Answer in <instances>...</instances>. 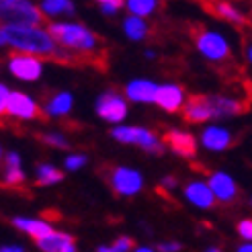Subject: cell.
Segmentation results:
<instances>
[{"mask_svg": "<svg viewBox=\"0 0 252 252\" xmlns=\"http://www.w3.org/2000/svg\"><path fill=\"white\" fill-rule=\"evenodd\" d=\"M133 246H135V242L131 240V238H127V236H121L119 240L111 246V250H113V252H129Z\"/></svg>", "mask_w": 252, "mask_h": 252, "instance_id": "25", "label": "cell"}, {"mask_svg": "<svg viewBox=\"0 0 252 252\" xmlns=\"http://www.w3.org/2000/svg\"><path fill=\"white\" fill-rule=\"evenodd\" d=\"M248 58H250V62H252V45L248 47Z\"/></svg>", "mask_w": 252, "mask_h": 252, "instance_id": "36", "label": "cell"}, {"mask_svg": "<svg viewBox=\"0 0 252 252\" xmlns=\"http://www.w3.org/2000/svg\"><path fill=\"white\" fill-rule=\"evenodd\" d=\"M6 111H8V115H15L21 119H47L45 113L23 93H10Z\"/></svg>", "mask_w": 252, "mask_h": 252, "instance_id": "7", "label": "cell"}, {"mask_svg": "<svg viewBox=\"0 0 252 252\" xmlns=\"http://www.w3.org/2000/svg\"><path fill=\"white\" fill-rule=\"evenodd\" d=\"M121 6H123L121 0H103V2H100V8H103V12H109V15L117 12Z\"/></svg>", "mask_w": 252, "mask_h": 252, "instance_id": "28", "label": "cell"}, {"mask_svg": "<svg viewBox=\"0 0 252 252\" xmlns=\"http://www.w3.org/2000/svg\"><path fill=\"white\" fill-rule=\"evenodd\" d=\"M107 179L117 195H135V193H140V189H142V174L131 168L117 166L111 170Z\"/></svg>", "mask_w": 252, "mask_h": 252, "instance_id": "5", "label": "cell"}, {"mask_svg": "<svg viewBox=\"0 0 252 252\" xmlns=\"http://www.w3.org/2000/svg\"><path fill=\"white\" fill-rule=\"evenodd\" d=\"M205 10L211 12L213 17H220V19L232 21V23H238V25L246 23V19H244L232 4H228V2H207V4H205Z\"/></svg>", "mask_w": 252, "mask_h": 252, "instance_id": "17", "label": "cell"}, {"mask_svg": "<svg viewBox=\"0 0 252 252\" xmlns=\"http://www.w3.org/2000/svg\"><path fill=\"white\" fill-rule=\"evenodd\" d=\"M191 31H193V37H195V43L199 47V52L203 54L205 58L218 60V62L230 58V54H232L230 45L221 35L213 33V31H209L205 27H193Z\"/></svg>", "mask_w": 252, "mask_h": 252, "instance_id": "3", "label": "cell"}, {"mask_svg": "<svg viewBox=\"0 0 252 252\" xmlns=\"http://www.w3.org/2000/svg\"><path fill=\"white\" fill-rule=\"evenodd\" d=\"M209 117H213V109H211V100L205 94H195L187 100L185 105V119L191 123H199V121H207Z\"/></svg>", "mask_w": 252, "mask_h": 252, "instance_id": "9", "label": "cell"}, {"mask_svg": "<svg viewBox=\"0 0 252 252\" xmlns=\"http://www.w3.org/2000/svg\"><path fill=\"white\" fill-rule=\"evenodd\" d=\"M39 248L43 252H76V246H74V238L68 234H52L39 240Z\"/></svg>", "mask_w": 252, "mask_h": 252, "instance_id": "13", "label": "cell"}, {"mask_svg": "<svg viewBox=\"0 0 252 252\" xmlns=\"http://www.w3.org/2000/svg\"><path fill=\"white\" fill-rule=\"evenodd\" d=\"M86 164V156L84 154H74V156H70L68 160H66V166L70 168V170H78L80 166H84Z\"/></svg>", "mask_w": 252, "mask_h": 252, "instance_id": "27", "label": "cell"}, {"mask_svg": "<svg viewBox=\"0 0 252 252\" xmlns=\"http://www.w3.org/2000/svg\"><path fill=\"white\" fill-rule=\"evenodd\" d=\"M0 252H23V248H19V246H4V248H0Z\"/></svg>", "mask_w": 252, "mask_h": 252, "instance_id": "32", "label": "cell"}, {"mask_svg": "<svg viewBox=\"0 0 252 252\" xmlns=\"http://www.w3.org/2000/svg\"><path fill=\"white\" fill-rule=\"evenodd\" d=\"M39 140L49 144V146H56V148H68V142L60 135H39Z\"/></svg>", "mask_w": 252, "mask_h": 252, "instance_id": "26", "label": "cell"}, {"mask_svg": "<svg viewBox=\"0 0 252 252\" xmlns=\"http://www.w3.org/2000/svg\"><path fill=\"white\" fill-rule=\"evenodd\" d=\"M203 144L209 150H225L232 144V135L221 127H209L203 133Z\"/></svg>", "mask_w": 252, "mask_h": 252, "instance_id": "18", "label": "cell"}, {"mask_svg": "<svg viewBox=\"0 0 252 252\" xmlns=\"http://www.w3.org/2000/svg\"><path fill=\"white\" fill-rule=\"evenodd\" d=\"M0 158H2V152H0Z\"/></svg>", "mask_w": 252, "mask_h": 252, "instance_id": "39", "label": "cell"}, {"mask_svg": "<svg viewBox=\"0 0 252 252\" xmlns=\"http://www.w3.org/2000/svg\"><path fill=\"white\" fill-rule=\"evenodd\" d=\"M8 96H10L8 88L0 84V115H4V113H8V111H6V107H8Z\"/></svg>", "mask_w": 252, "mask_h": 252, "instance_id": "30", "label": "cell"}, {"mask_svg": "<svg viewBox=\"0 0 252 252\" xmlns=\"http://www.w3.org/2000/svg\"><path fill=\"white\" fill-rule=\"evenodd\" d=\"M158 250L162 252H176V250H181V244H176V242H168V244H160Z\"/></svg>", "mask_w": 252, "mask_h": 252, "instance_id": "31", "label": "cell"}, {"mask_svg": "<svg viewBox=\"0 0 252 252\" xmlns=\"http://www.w3.org/2000/svg\"><path fill=\"white\" fill-rule=\"evenodd\" d=\"M209 189H211L213 197H218V199H221V201H230V199H234L236 193H238L234 179H232V176H228L225 172L211 174V176H209Z\"/></svg>", "mask_w": 252, "mask_h": 252, "instance_id": "10", "label": "cell"}, {"mask_svg": "<svg viewBox=\"0 0 252 252\" xmlns=\"http://www.w3.org/2000/svg\"><path fill=\"white\" fill-rule=\"evenodd\" d=\"M238 252H252V244H246V246H242V248L238 250Z\"/></svg>", "mask_w": 252, "mask_h": 252, "instance_id": "35", "label": "cell"}, {"mask_svg": "<svg viewBox=\"0 0 252 252\" xmlns=\"http://www.w3.org/2000/svg\"><path fill=\"white\" fill-rule=\"evenodd\" d=\"M43 10L47 12V15H58V12H72L74 10V4L72 2H66V0H47V2L41 4Z\"/></svg>", "mask_w": 252, "mask_h": 252, "instance_id": "23", "label": "cell"}, {"mask_svg": "<svg viewBox=\"0 0 252 252\" xmlns=\"http://www.w3.org/2000/svg\"><path fill=\"white\" fill-rule=\"evenodd\" d=\"M62 179H64V174H62L58 168H54V166H47V164L39 166V179H37V185L45 187V185L58 183V181H62Z\"/></svg>", "mask_w": 252, "mask_h": 252, "instance_id": "21", "label": "cell"}, {"mask_svg": "<svg viewBox=\"0 0 252 252\" xmlns=\"http://www.w3.org/2000/svg\"><path fill=\"white\" fill-rule=\"evenodd\" d=\"M47 109L52 115H66V113L72 109V94L68 93H58L56 96L49 98Z\"/></svg>", "mask_w": 252, "mask_h": 252, "instance_id": "20", "label": "cell"}, {"mask_svg": "<svg viewBox=\"0 0 252 252\" xmlns=\"http://www.w3.org/2000/svg\"><path fill=\"white\" fill-rule=\"evenodd\" d=\"M47 33L58 45L76 49L78 54H96L94 47L103 41L96 33L76 23H52Z\"/></svg>", "mask_w": 252, "mask_h": 252, "instance_id": "1", "label": "cell"}, {"mask_svg": "<svg viewBox=\"0 0 252 252\" xmlns=\"http://www.w3.org/2000/svg\"><path fill=\"white\" fill-rule=\"evenodd\" d=\"M158 86L148 80H135L127 86V96L135 103H154Z\"/></svg>", "mask_w": 252, "mask_h": 252, "instance_id": "14", "label": "cell"}, {"mask_svg": "<svg viewBox=\"0 0 252 252\" xmlns=\"http://www.w3.org/2000/svg\"><path fill=\"white\" fill-rule=\"evenodd\" d=\"M8 68L21 80H37L41 76V60H37L29 54H23V52L10 54Z\"/></svg>", "mask_w": 252, "mask_h": 252, "instance_id": "6", "label": "cell"}, {"mask_svg": "<svg viewBox=\"0 0 252 252\" xmlns=\"http://www.w3.org/2000/svg\"><path fill=\"white\" fill-rule=\"evenodd\" d=\"M156 105H160L164 111H179L181 105H183V91L179 86H174V84H164V86H158V91H156V100H154Z\"/></svg>", "mask_w": 252, "mask_h": 252, "instance_id": "11", "label": "cell"}, {"mask_svg": "<svg viewBox=\"0 0 252 252\" xmlns=\"http://www.w3.org/2000/svg\"><path fill=\"white\" fill-rule=\"evenodd\" d=\"M185 195L197 207H211V203H213V193H211L209 185H205V183H191L185 189Z\"/></svg>", "mask_w": 252, "mask_h": 252, "instance_id": "15", "label": "cell"}, {"mask_svg": "<svg viewBox=\"0 0 252 252\" xmlns=\"http://www.w3.org/2000/svg\"><path fill=\"white\" fill-rule=\"evenodd\" d=\"M123 29H125V33H127L129 39L140 41V39H144L146 33H148V23L142 21L140 17H129V19H125Z\"/></svg>", "mask_w": 252, "mask_h": 252, "instance_id": "19", "label": "cell"}, {"mask_svg": "<svg viewBox=\"0 0 252 252\" xmlns=\"http://www.w3.org/2000/svg\"><path fill=\"white\" fill-rule=\"evenodd\" d=\"M162 183H164V185H168V187H174V185H176V181L172 179V176H168V179H164Z\"/></svg>", "mask_w": 252, "mask_h": 252, "instance_id": "34", "label": "cell"}, {"mask_svg": "<svg viewBox=\"0 0 252 252\" xmlns=\"http://www.w3.org/2000/svg\"><path fill=\"white\" fill-rule=\"evenodd\" d=\"M43 21H45L43 12L29 2H21V0H0V23H4L6 27L37 29L39 23H43Z\"/></svg>", "mask_w": 252, "mask_h": 252, "instance_id": "2", "label": "cell"}, {"mask_svg": "<svg viewBox=\"0 0 252 252\" xmlns=\"http://www.w3.org/2000/svg\"><path fill=\"white\" fill-rule=\"evenodd\" d=\"M4 43H8V41H6V33H4L2 27H0V45H4Z\"/></svg>", "mask_w": 252, "mask_h": 252, "instance_id": "33", "label": "cell"}, {"mask_svg": "<svg viewBox=\"0 0 252 252\" xmlns=\"http://www.w3.org/2000/svg\"><path fill=\"white\" fill-rule=\"evenodd\" d=\"M111 135L125 144H140L146 152H154V154L164 152V146L158 142V137L142 127H117L111 131Z\"/></svg>", "mask_w": 252, "mask_h": 252, "instance_id": "4", "label": "cell"}, {"mask_svg": "<svg viewBox=\"0 0 252 252\" xmlns=\"http://www.w3.org/2000/svg\"><path fill=\"white\" fill-rule=\"evenodd\" d=\"M96 111H98V115L107 121H121L125 115H127V105H125V100L121 96L107 93L98 98Z\"/></svg>", "mask_w": 252, "mask_h": 252, "instance_id": "8", "label": "cell"}, {"mask_svg": "<svg viewBox=\"0 0 252 252\" xmlns=\"http://www.w3.org/2000/svg\"><path fill=\"white\" fill-rule=\"evenodd\" d=\"M137 252H152V250H150V248H140Z\"/></svg>", "mask_w": 252, "mask_h": 252, "instance_id": "37", "label": "cell"}, {"mask_svg": "<svg viewBox=\"0 0 252 252\" xmlns=\"http://www.w3.org/2000/svg\"><path fill=\"white\" fill-rule=\"evenodd\" d=\"M15 225H17V228H21V230H25L29 236H33L37 242L54 234V230L49 228V225H47L45 221H39V220H25V218H17V220H15Z\"/></svg>", "mask_w": 252, "mask_h": 252, "instance_id": "16", "label": "cell"}, {"mask_svg": "<svg viewBox=\"0 0 252 252\" xmlns=\"http://www.w3.org/2000/svg\"><path fill=\"white\" fill-rule=\"evenodd\" d=\"M164 142L181 156H193L197 152V142L191 133H183V131H168L164 135Z\"/></svg>", "mask_w": 252, "mask_h": 252, "instance_id": "12", "label": "cell"}, {"mask_svg": "<svg viewBox=\"0 0 252 252\" xmlns=\"http://www.w3.org/2000/svg\"><path fill=\"white\" fill-rule=\"evenodd\" d=\"M207 252H221V250H216V248H211V250H207Z\"/></svg>", "mask_w": 252, "mask_h": 252, "instance_id": "38", "label": "cell"}, {"mask_svg": "<svg viewBox=\"0 0 252 252\" xmlns=\"http://www.w3.org/2000/svg\"><path fill=\"white\" fill-rule=\"evenodd\" d=\"M25 181V174L21 172V168H6V179L4 183L8 187H15V185H21Z\"/></svg>", "mask_w": 252, "mask_h": 252, "instance_id": "24", "label": "cell"}, {"mask_svg": "<svg viewBox=\"0 0 252 252\" xmlns=\"http://www.w3.org/2000/svg\"><path fill=\"white\" fill-rule=\"evenodd\" d=\"M238 234L246 238V240H252V220H244L238 223Z\"/></svg>", "mask_w": 252, "mask_h": 252, "instance_id": "29", "label": "cell"}, {"mask_svg": "<svg viewBox=\"0 0 252 252\" xmlns=\"http://www.w3.org/2000/svg\"><path fill=\"white\" fill-rule=\"evenodd\" d=\"M156 8V2L152 0H131L129 2V10L133 12V17H144V15H150Z\"/></svg>", "mask_w": 252, "mask_h": 252, "instance_id": "22", "label": "cell"}]
</instances>
